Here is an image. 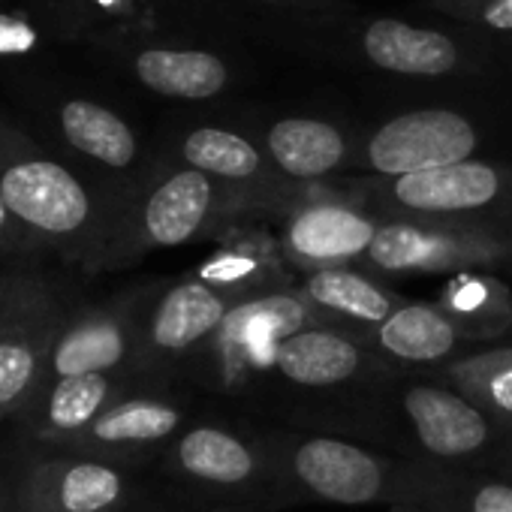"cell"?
Segmentation results:
<instances>
[{"label": "cell", "instance_id": "obj_23", "mask_svg": "<svg viewBox=\"0 0 512 512\" xmlns=\"http://www.w3.org/2000/svg\"><path fill=\"white\" fill-rule=\"evenodd\" d=\"M55 494L61 512H106L121 497V476L106 464L82 461L61 473Z\"/></svg>", "mask_w": 512, "mask_h": 512}, {"label": "cell", "instance_id": "obj_27", "mask_svg": "<svg viewBox=\"0 0 512 512\" xmlns=\"http://www.w3.org/2000/svg\"><path fill=\"white\" fill-rule=\"evenodd\" d=\"M482 19L497 31H512V0H494L491 7H485Z\"/></svg>", "mask_w": 512, "mask_h": 512}, {"label": "cell", "instance_id": "obj_15", "mask_svg": "<svg viewBox=\"0 0 512 512\" xmlns=\"http://www.w3.org/2000/svg\"><path fill=\"white\" fill-rule=\"evenodd\" d=\"M127 353V332L121 317L115 314H94L70 326L55 350H52V371L58 380L82 377V374H103L121 365Z\"/></svg>", "mask_w": 512, "mask_h": 512}, {"label": "cell", "instance_id": "obj_11", "mask_svg": "<svg viewBox=\"0 0 512 512\" xmlns=\"http://www.w3.org/2000/svg\"><path fill=\"white\" fill-rule=\"evenodd\" d=\"M226 314L229 305L217 290L199 281L178 284L160 299L151 317V344L163 353L190 350L202 338L214 335L226 320Z\"/></svg>", "mask_w": 512, "mask_h": 512}, {"label": "cell", "instance_id": "obj_28", "mask_svg": "<svg viewBox=\"0 0 512 512\" xmlns=\"http://www.w3.org/2000/svg\"><path fill=\"white\" fill-rule=\"evenodd\" d=\"M19 241H22V232L16 226V217L7 208L4 196H0V247H16Z\"/></svg>", "mask_w": 512, "mask_h": 512}, {"label": "cell", "instance_id": "obj_5", "mask_svg": "<svg viewBox=\"0 0 512 512\" xmlns=\"http://www.w3.org/2000/svg\"><path fill=\"white\" fill-rule=\"evenodd\" d=\"M404 413L419 443L434 458H467L488 446V416L458 392L443 386H410L404 392Z\"/></svg>", "mask_w": 512, "mask_h": 512}, {"label": "cell", "instance_id": "obj_20", "mask_svg": "<svg viewBox=\"0 0 512 512\" xmlns=\"http://www.w3.org/2000/svg\"><path fill=\"white\" fill-rule=\"evenodd\" d=\"M184 160L190 169L202 175H217V178H250L260 172V151H256L247 139L217 130V127H202L193 130L184 139Z\"/></svg>", "mask_w": 512, "mask_h": 512}, {"label": "cell", "instance_id": "obj_26", "mask_svg": "<svg viewBox=\"0 0 512 512\" xmlns=\"http://www.w3.org/2000/svg\"><path fill=\"white\" fill-rule=\"evenodd\" d=\"M464 512H512V485L479 482L464 503Z\"/></svg>", "mask_w": 512, "mask_h": 512}, {"label": "cell", "instance_id": "obj_2", "mask_svg": "<svg viewBox=\"0 0 512 512\" xmlns=\"http://www.w3.org/2000/svg\"><path fill=\"white\" fill-rule=\"evenodd\" d=\"M0 196L16 220L46 235H73L91 217L85 187L52 160H22L0 175Z\"/></svg>", "mask_w": 512, "mask_h": 512}, {"label": "cell", "instance_id": "obj_4", "mask_svg": "<svg viewBox=\"0 0 512 512\" xmlns=\"http://www.w3.org/2000/svg\"><path fill=\"white\" fill-rule=\"evenodd\" d=\"M293 470L323 500L359 506L386 494L389 479L377 455L335 437H311L293 452Z\"/></svg>", "mask_w": 512, "mask_h": 512}, {"label": "cell", "instance_id": "obj_14", "mask_svg": "<svg viewBox=\"0 0 512 512\" xmlns=\"http://www.w3.org/2000/svg\"><path fill=\"white\" fill-rule=\"evenodd\" d=\"M269 151L275 163L293 178L329 175L347 154L344 136L314 118H287L269 130Z\"/></svg>", "mask_w": 512, "mask_h": 512}, {"label": "cell", "instance_id": "obj_8", "mask_svg": "<svg viewBox=\"0 0 512 512\" xmlns=\"http://www.w3.org/2000/svg\"><path fill=\"white\" fill-rule=\"evenodd\" d=\"M500 187H503V181H500L497 169H491L488 163L464 160V163L395 178L392 196L398 205H404L410 211L449 217V214H467V211L488 208L491 202H497Z\"/></svg>", "mask_w": 512, "mask_h": 512}, {"label": "cell", "instance_id": "obj_10", "mask_svg": "<svg viewBox=\"0 0 512 512\" xmlns=\"http://www.w3.org/2000/svg\"><path fill=\"white\" fill-rule=\"evenodd\" d=\"M365 55L389 70L404 76H443L455 67V43L440 31L410 28L395 19H380L365 31Z\"/></svg>", "mask_w": 512, "mask_h": 512}, {"label": "cell", "instance_id": "obj_18", "mask_svg": "<svg viewBox=\"0 0 512 512\" xmlns=\"http://www.w3.org/2000/svg\"><path fill=\"white\" fill-rule=\"evenodd\" d=\"M61 127H64L67 142L76 151H82L106 166L124 169L136 157L133 130L115 112H109L91 100H70L61 109Z\"/></svg>", "mask_w": 512, "mask_h": 512}, {"label": "cell", "instance_id": "obj_17", "mask_svg": "<svg viewBox=\"0 0 512 512\" xmlns=\"http://www.w3.org/2000/svg\"><path fill=\"white\" fill-rule=\"evenodd\" d=\"M305 296L323 311L350 317L365 326H383L401 305L383 287L368 281L365 275L347 272L341 266L317 269L305 281Z\"/></svg>", "mask_w": 512, "mask_h": 512}, {"label": "cell", "instance_id": "obj_3", "mask_svg": "<svg viewBox=\"0 0 512 512\" xmlns=\"http://www.w3.org/2000/svg\"><path fill=\"white\" fill-rule=\"evenodd\" d=\"M311 311L293 293H275L229 308L220 323L217 353L226 368H275L284 341L305 332Z\"/></svg>", "mask_w": 512, "mask_h": 512}, {"label": "cell", "instance_id": "obj_9", "mask_svg": "<svg viewBox=\"0 0 512 512\" xmlns=\"http://www.w3.org/2000/svg\"><path fill=\"white\" fill-rule=\"evenodd\" d=\"M362 368V350L329 329H305L281 344L275 371L305 389H329L347 383Z\"/></svg>", "mask_w": 512, "mask_h": 512}, {"label": "cell", "instance_id": "obj_21", "mask_svg": "<svg viewBox=\"0 0 512 512\" xmlns=\"http://www.w3.org/2000/svg\"><path fill=\"white\" fill-rule=\"evenodd\" d=\"M181 422V413L160 401H127L97 416L91 440L97 443H157L169 437Z\"/></svg>", "mask_w": 512, "mask_h": 512}, {"label": "cell", "instance_id": "obj_24", "mask_svg": "<svg viewBox=\"0 0 512 512\" xmlns=\"http://www.w3.org/2000/svg\"><path fill=\"white\" fill-rule=\"evenodd\" d=\"M37 341L25 332H10L0 338V410L25 398L37 377Z\"/></svg>", "mask_w": 512, "mask_h": 512}, {"label": "cell", "instance_id": "obj_16", "mask_svg": "<svg viewBox=\"0 0 512 512\" xmlns=\"http://www.w3.org/2000/svg\"><path fill=\"white\" fill-rule=\"evenodd\" d=\"M380 347L398 362H440L458 344L455 323L431 305H401L383 326H377Z\"/></svg>", "mask_w": 512, "mask_h": 512}, {"label": "cell", "instance_id": "obj_22", "mask_svg": "<svg viewBox=\"0 0 512 512\" xmlns=\"http://www.w3.org/2000/svg\"><path fill=\"white\" fill-rule=\"evenodd\" d=\"M109 380L103 374H82V377H64L58 380L52 398H49V422L58 431H82L97 422L106 398H109Z\"/></svg>", "mask_w": 512, "mask_h": 512}, {"label": "cell", "instance_id": "obj_1", "mask_svg": "<svg viewBox=\"0 0 512 512\" xmlns=\"http://www.w3.org/2000/svg\"><path fill=\"white\" fill-rule=\"evenodd\" d=\"M473 148L476 133L467 118L449 109H419L383 124L368 145V160L380 175L404 178L464 163Z\"/></svg>", "mask_w": 512, "mask_h": 512}, {"label": "cell", "instance_id": "obj_25", "mask_svg": "<svg viewBox=\"0 0 512 512\" xmlns=\"http://www.w3.org/2000/svg\"><path fill=\"white\" fill-rule=\"evenodd\" d=\"M467 380L491 410H497L500 416H512V356L488 371L482 368V374H467Z\"/></svg>", "mask_w": 512, "mask_h": 512}, {"label": "cell", "instance_id": "obj_19", "mask_svg": "<svg viewBox=\"0 0 512 512\" xmlns=\"http://www.w3.org/2000/svg\"><path fill=\"white\" fill-rule=\"evenodd\" d=\"M175 455L184 473L211 485H241L253 476V467H256L253 452L238 437L220 428L187 431Z\"/></svg>", "mask_w": 512, "mask_h": 512}, {"label": "cell", "instance_id": "obj_6", "mask_svg": "<svg viewBox=\"0 0 512 512\" xmlns=\"http://www.w3.org/2000/svg\"><path fill=\"white\" fill-rule=\"evenodd\" d=\"M488 244L491 241L470 238L461 232L425 229L416 223H389V226H377L368 260L392 275L443 272V269H455L461 263L485 260L491 253Z\"/></svg>", "mask_w": 512, "mask_h": 512}, {"label": "cell", "instance_id": "obj_12", "mask_svg": "<svg viewBox=\"0 0 512 512\" xmlns=\"http://www.w3.org/2000/svg\"><path fill=\"white\" fill-rule=\"evenodd\" d=\"M211 196V181L196 169L166 178L145 205L142 220L148 241L157 247H178L190 241L208 217Z\"/></svg>", "mask_w": 512, "mask_h": 512}, {"label": "cell", "instance_id": "obj_7", "mask_svg": "<svg viewBox=\"0 0 512 512\" xmlns=\"http://www.w3.org/2000/svg\"><path fill=\"white\" fill-rule=\"evenodd\" d=\"M377 235L374 220L344 205H311L290 217L284 247L293 260L317 269L341 266L371 250Z\"/></svg>", "mask_w": 512, "mask_h": 512}, {"label": "cell", "instance_id": "obj_13", "mask_svg": "<svg viewBox=\"0 0 512 512\" xmlns=\"http://www.w3.org/2000/svg\"><path fill=\"white\" fill-rule=\"evenodd\" d=\"M136 76L154 94L178 100H205L223 91L226 64L208 52L148 49L136 58Z\"/></svg>", "mask_w": 512, "mask_h": 512}]
</instances>
